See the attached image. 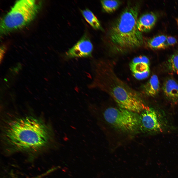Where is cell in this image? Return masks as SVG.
<instances>
[{"label": "cell", "mask_w": 178, "mask_h": 178, "mask_svg": "<svg viewBox=\"0 0 178 178\" xmlns=\"http://www.w3.org/2000/svg\"><path fill=\"white\" fill-rule=\"evenodd\" d=\"M1 134L4 144L13 151H37L50 145H60L51 125L32 115L6 120Z\"/></svg>", "instance_id": "cell-1"}, {"label": "cell", "mask_w": 178, "mask_h": 178, "mask_svg": "<svg viewBox=\"0 0 178 178\" xmlns=\"http://www.w3.org/2000/svg\"><path fill=\"white\" fill-rule=\"evenodd\" d=\"M97 67V87L111 96L120 108L138 113L148 107L139 93L117 76L111 63L101 61Z\"/></svg>", "instance_id": "cell-2"}, {"label": "cell", "mask_w": 178, "mask_h": 178, "mask_svg": "<svg viewBox=\"0 0 178 178\" xmlns=\"http://www.w3.org/2000/svg\"><path fill=\"white\" fill-rule=\"evenodd\" d=\"M139 9L137 4H129L109 28V42L115 51L125 52L143 44L142 33L137 26Z\"/></svg>", "instance_id": "cell-3"}, {"label": "cell", "mask_w": 178, "mask_h": 178, "mask_svg": "<svg viewBox=\"0 0 178 178\" xmlns=\"http://www.w3.org/2000/svg\"><path fill=\"white\" fill-rule=\"evenodd\" d=\"M40 6V2L35 0L16 1L1 21L0 34H6L26 26L35 18Z\"/></svg>", "instance_id": "cell-4"}, {"label": "cell", "mask_w": 178, "mask_h": 178, "mask_svg": "<svg viewBox=\"0 0 178 178\" xmlns=\"http://www.w3.org/2000/svg\"><path fill=\"white\" fill-rule=\"evenodd\" d=\"M102 114L106 121L121 131L133 132L139 129L138 113L121 108L110 107L105 109Z\"/></svg>", "instance_id": "cell-5"}, {"label": "cell", "mask_w": 178, "mask_h": 178, "mask_svg": "<svg viewBox=\"0 0 178 178\" xmlns=\"http://www.w3.org/2000/svg\"><path fill=\"white\" fill-rule=\"evenodd\" d=\"M139 115V129L143 133L158 134L170 128L166 115L160 109L148 107Z\"/></svg>", "instance_id": "cell-6"}, {"label": "cell", "mask_w": 178, "mask_h": 178, "mask_svg": "<svg viewBox=\"0 0 178 178\" xmlns=\"http://www.w3.org/2000/svg\"><path fill=\"white\" fill-rule=\"evenodd\" d=\"M93 49V45L87 36L84 35L66 53L67 59L75 58L91 57Z\"/></svg>", "instance_id": "cell-7"}, {"label": "cell", "mask_w": 178, "mask_h": 178, "mask_svg": "<svg viewBox=\"0 0 178 178\" xmlns=\"http://www.w3.org/2000/svg\"><path fill=\"white\" fill-rule=\"evenodd\" d=\"M150 62L145 56L135 57L130 64V67L134 76L137 79L142 80L147 78L150 74Z\"/></svg>", "instance_id": "cell-8"}, {"label": "cell", "mask_w": 178, "mask_h": 178, "mask_svg": "<svg viewBox=\"0 0 178 178\" xmlns=\"http://www.w3.org/2000/svg\"><path fill=\"white\" fill-rule=\"evenodd\" d=\"M162 90L164 95L170 102L174 103L178 102V83L174 79L169 78L163 83Z\"/></svg>", "instance_id": "cell-9"}, {"label": "cell", "mask_w": 178, "mask_h": 178, "mask_svg": "<svg viewBox=\"0 0 178 178\" xmlns=\"http://www.w3.org/2000/svg\"><path fill=\"white\" fill-rule=\"evenodd\" d=\"M157 19L156 14L152 12L143 14L137 20V26L138 30L141 33L150 31L155 26Z\"/></svg>", "instance_id": "cell-10"}, {"label": "cell", "mask_w": 178, "mask_h": 178, "mask_svg": "<svg viewBox=\"0 0 178 178\" xmlns=\"http://www.w3.org/2000/svg\"><path fill=\"white\" fill-rule=\"evenodd\" d=\"M160 89L159 82L156 75H152L143 87V91L146 95L154 97L159 93Z\"/></svg>", "instance_id": "cell-11"}, {"label": "cell", "mask_w": 178, "mask_h": 178, "mask_svg": "<svg viewBox=\"0 0 178 178\" xmlns=\"http://www.w3.org/2000/svg\"><path fill=\"white\" fill-rule=\"evenodd\" d=\"M167 37L163 35L155 36L147 41V45L149 47L153 49H164L167 47L166 44Z\"/></svg>", "instance_id": "cell-12"}, {"label": "cell", "mask_w": 178, "mask_h": 178, "mask_svg": "<svg viewBox=\"0 0 178 178\" xmlns=\"http://www.w3.org/2000/svg\"><path fill=\"white\" fill-rule=\"evenodd\" d=\"M81 12L86 20L92 27L95 29H102L99 21L91 11L87 9L81 10Z\"/></svg>", "instance_id": "cell-13"}, {"label": "cell", "mask_w": 178, "mask_h": 178, "mask_svg": "<svg viewBox=\"0 0 178 178\" xmlns=\"http://www.w3.org/2000/svg\"><path fill=\"white\" fill-rule=\"evenodd\" d=\"M166 67L169 72L178 75V51L169 58L166 61Z\"/></svg>", "instance_id": "cell-14"}, {"label": "cell", "mask_w": 178, "mask_h": 178, "mask_svg": "<svg viewBox=\"0 0 178 178\" xmlns=\"http://www.w3.org/2000/svg\"><path fill=\"white\" fill-rule=\"evenodd\" d=\"M101 2L103 10L108 13L115 11L121 4L120 1L115 0H102L101 1Z\"/></svg>", "instance_id": "cell-15"}, {"label": "cell", "mask_w": 178, "mask_h": 178, "mask_svg": "<svg viewBox=\"0 0 178 178\" xmlns=\"http://www.w3.org/2000/svg\"><path fill=\"white\" fill-rule=\"evenodd\" d=\"M177 43V40L175 37L172 36L167 37L166 41V44L167 47L175 44Z\"/></svg>", "instance_id": "cell-16"}, {"label": "cell", "mask_w": 178, "mask_h": 178, "mask_svg": "<svg viewBox=\"0 0 178 178\" xmlns=\"http://www.w3.org/2000/svg\"><path fill=\"white\" fill-rule=\"evenodd\" d=\"M14 70L16 72H18V68L17 67H15L14 68Z\"/></svg>", "instance_id": "cell-17"}, {"label": "cell", "mask_w": 178, "mask_h": 178, "mask_svg": "<svg viewBox=\"0 0 178 178\" xmlns=\"http://www.w3.org/2000/svg\"><path fill=\"white\" fill-rule=\"evenodd\" d=\"M177 22L178 24V19H176Z\"/></svg>", "instance_id": "cell-18"}, {"label": "cell", "mask_w": 178, "mask_h": 178, "mask_svg": "<svg viewBox=\"0 0 178 178\" xmlns=\"http://www.w3.org/2000/svg\"><path fill=\"white\" fill-rule=\"evenodd\" d=\"M4 80L6 82H7V80L6 79H5V78L4 79Z\"/></svg>", "instance_id": "cell-19"}]
</instances>
